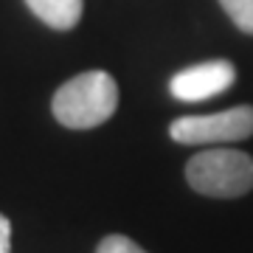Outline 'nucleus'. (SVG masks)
Here are the masks:
<instances>
[{"instance_id":"7ed1b4c3","label":"nucleus","mask_w":253,"mask_h":253,"mask_svg":"<svg viewBox=\"0 0 253 253\" xmlns=\"http://www.w3.org/2000/svg\"><path fill=\"white\" fill-rule=\"evenodd\" d=\"M169 135L186 146H225L234 141H245L253 135V107L239 104L208 116H183L172 121Z\"/></svg>"},{"instance_id":"0eeeda50","label":"nucleus","mask_w":253,"mask_h":253,"mask_svg":"<svg viewBox=\"0 0 253 253\" xmlns=\"http://www.w3.org/2000/svg\"><path fill=\"white\" fill-rule=\"evenodd\" d=\"M96 253H146V251H144L138 242H132L129 236H124V234H110V236H104V239L99 242Z\"/></svg>"},{"instance_id":"39448f33","label":"nucleus","mask_w":253,"mask_h":253,"mask_svg":"<svg viewBox=\"0 0 253 253\" xmlns=\"http://www.w3.org/2000/svg\"><path fill=\"white\" fill-rule=\"evenodd\" d=\"M26 6L56 31H71L82 20V9H84L82 0H26Z\"/></svg>"},{"instance_id":"20e7f679","label":"nucleus","mask_w":253,"mask_h":253,"mask_svg":"<svg viewBox=\"0 0 253 253\" xmlns=\"http://www.w3.org/2000/svg\"><path fill=\"white\" fill-rule=\"evenodd\" d=\"M236 79V68L228 59H208V62L183 68L174 73L169 82V90L177 101L194 104V101H208L217 93H225Z\"/></svg>"},{"instance_id":"6e6552de","label":"nucleus","mask_w":253,"mask_h":253,"mask_svg":"<svg viewBox=\"0 0 253 253\" xmlns=\"http://www.w3.org/2000/svg\"><path fill=\"white\" fill-rule=\"evenodd\" d=\"M0 253H11V222L0 214Z\"/></svg>"},{"instance_id":"f257e3e1","label":"nucleus","mask_w":253,"mask_h":253,"mask_svg":"<svg viewBox=\"0 0 253 253\" xmlns=\"http://www.w3.org/2000/svg\"><path fill=\"white\" fill-rule=\"evenodd\" d=\"M118 107V84L107 71H84L54 93V118L68 129H93Z\"/></svg>"},{"instance_id":"f03ea898","label":"nucleus","mask_w":253,"mask_h":253,"mask_svg":"<svg viewBox=\"0 0 253 253\" xmlns=\"http://www.w3.org/2000/svg\"><path fill=\"white\" fill-rule=\"evenodd\" d=\"M186 180L206 197H242L253 189V158L231 146H208L186 163Z\"/></svg>"},{"instance_id":"423d86ee","label":"nucleus","mask_w":253,"mask_h":253,"mask_svg":"<svg viewBox=\"0 0 253 253\" xmlns=\"http://www.w3.org/2000/svg\"><path fill=\"white\" fill-rule=\"evenodd\" d=\"M219 3L239 31L253 34V0H219Z\"/></svg>"}]
</instances>
